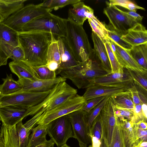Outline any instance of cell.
<instances>
[{"instance_id": "1f68e13d", "label": "cell", "mask_w": 147, "mask_h": 147, "mask_svg": "<svg viewBox=\"0 0 147 147\" xmlns=\"http://www.w3.org/2000/svg\"><path fill=\"white\" fill-rule=\"evenodd\" d=\"M0 47L8 59H11L13 61H24V52L20 45L13 47L9 45H3L0 46Z\"/></svg>"}, {"instance_id": "d6a6232c", "label": "cell", "mask_w": 147, "mask_h": 147, "mask_svg": "<svg viewBox=\"0 0 147 147\" xmlns=\"http://www.w3.org/2000/svg\"><path fill=\"white\" fill-rule=\"evenodd\" d=\"M51 38L46 56V63H55L59 65L61 58L58 41L51 33Z\"/></svg>"}, {"instance_id": "83f0119b", "label": "cell", "mask_w": 147, "mask_h": 147, "mask_svg": "<svg viewBox=\"0 0 147 147\" xmlns=\"http://www.w3.org/2000/svg\"><path fill=\"white\" fill-rule=\"evenodd\" d=\"M0 131L3 136L5 147H20L16 125L9 127L2 125Z\"/></svg>"}, {"instance_id": "681fc988", "label": "cell", "mask_w": 147, "mask_h": 147, "mask_svg": "<svg viewBox=\"0 0 147 147\" xmlns=\"http://www.w3.org/2000/svg\"><path fill=\"white\" fill-rule=\"evenodd\" d=\"M123 11L138 23H140L143 19V17L136 13V12L130 11Z\"/></svg>"}, {"instance_id": "c3c4849f", "label": "cell", "mask_w": 147, "mask_h": 147, "mask_svg": "<svg viewBox=\"0 0 147 147\" xmlns=\"http://www.w3.org/2000/svg\"><path fill=\"white\" fill-rule=\"evenodd\" d=\"M136 86L138 91L140 98L142 104H147V92L139 86L136 85Z\"/></svg>"}, {"instance_id": "52a82bcc", "label": "cell", "mask_w": 147, "mask_h": 147, "mask_svg": "<svg viewBox=\"0 0 147 147\" xmlns=\"http://www.w3.org/2000/svg\"><path fill=\"white\" fill-rule=\"evenodd\" d=\"M52 90L41 92L19 91L9 95H1L0 107L15 105L31 107L41 102Z\"/></svg>"}, {"instance_id": "60d3db41", "label": "cell", "mask_w": 147, "mask_h": 147, "mask_svg": "<svg viewBox=\"0 0 147 147\" xmlns=\"http://www.w3.org/2000/svg\"><path fill=\"white\" fill-rule=\"evenodd\" d=\"M122 35L115 31L107 29V37L117 44L126 51L130 49L132 46L123 40L121 37Z\"/></svg>"}, {"instance_id": "e0dca14e", "label": "cell", "mask_w": 147, "mask_h": 147, "mask_svg": "<svg viewBox=\"0 0 147 147\" xmlns=\"http://www.w3.org/2000/svg\"><path fill=\"white\" fill-rule=\"evenodd\" d=\"M72 6L69 10L67 19L76 24L83 25L86 20L94 15L93 9L81 1L73 4Z\"/></svg>"}, {"instance_id": "f5cc1de1", "label": "cell", "mask_w": 147, "mask_h": 147, "mask_svg": "<svg viewBox=\"0 0 147 147\" xmlns=\"http://www.w3.org/2000/svg\"><path fill=\"white\" fill-rule=\"evenodd\" d=\"M136 127L139 129H147V120H141L135 123Z\"/></svg>"}, {"instance_id": "f907efd6", "label": "cell", "mask_w": 147, "mask_h": 147, "mask_svg": "<svg viewBox=\"0 0 147 147\" xmlns=\"http://www.w3.org/2000/svg\"><path fill=\"white\" fill-rule=\"evenodd\" d=\"M137 134L138 139L147 141V129H143L137 128Z\"/></svg>"}, {"instance_id": "8d00e7d4", "label": "cell", "mask_w": 147, "mask_h": 147, "mask_svg": "<svg viewBox=\"0 0 147 147\" xmlns=\"http://www.w3.org/2000/svg\"><path fill=\"white\" fill-rule=\"evenodd\" d=\"M111 96H106L96 106L88 113H86L85 119L88 127L90 129L94 120L99 114L108 99Z\"/></svg>"}, {"instance_id": "7c38bea8", "label": "cell", "mask_w": 147, "mask_h": 147, "mask_svg": "<svg viewBox=\"0 0 147 147\" xmlns=\"http://www.w3.org/2000/svg\"><path fill=\"white\" fill-rule=\"evenodd\" d=\"M86 113L81 110L75 111L66 115L71 124L74 138L79 142L87 145L91 144L89 130L85 119Z\"/></svg>"}, {"instance_id": "816d5d0a", "label": "cell", "mask_w": 147, "mask_h": 147, "mask_svg": "<svg viewBox=\"0 0 147 147\" xmlns=\"http://www.w3.org/2000/svg\"><path fill=\"white\" fill-rule=\"evenodd\" d=\"M8 59L0 47V67L6 65L7 64Z\"/></svg>"}, {"instance_id": "d590c367", "label": "cell", "mask_w": 147, "mask_h": 147, "mask_svg": "<svg viewBox=\"0 0 147 147\" xmlns=\"http://www.w3.org/2000/svg\"><path fill=\"white\" fill-rule=\"evenodd\" d=\"M111 142L108 147H125L120 125L116 119Z\"/></svg>"}, {"instance_id": "7402d4cb", "label": "cell", "mask_w": 147, "mask_h": 147, "mask_svg": "<svg viewBox=\"0 0 147 147\" xmlns=\"http://www.w3.org/2000/svg\"><path fill=\"white\" fill-rule=\"evenodd\" d=\"M116 118L122 129L125 147H131L138 139L135 123L125 119Z\"/></svg>"}, {"instance_id": "e575fe53", "label": "cell", "mask_w": 147, "mask_h": 147, "mask_svg": "<svg viewBox=\"0 0 147 147\" xmlns=\"http://www.w3.org/2000/svg\"><path fill=\"white\" fill-rule=\"evenodd\" d=\"M80 0H49L44 1L38 4L40 7L47 9L50 12L53 10H57L69 5H73Z\"/></svg>"}, {"instance_id": "ba28073f", "label": "cell", "mask_w": 147, "mask_h": 147, "mask_svg": "<svg viewBox=\"0 0 147 147\" xmlns=\"http://www.w3.org/2000/svg\"><path fill=\"white\" fill-rule=\"evenodd\" d=\"M86 102V100L83 96L77 94L55 109L42 115L38 120L36 125L48 124L60 117L81 110Z\"/></svg>"}, {"instance_id": "277c9868", "label": "cell", "mask_w": 147, "mask_h": 147, "mask_svg": "<svg viewBox=\"0 0 147 147\" xmlns=\"http://www.w3.org/2000/svg\"><path fill=\"white\" fill-rule=\"evenodd\" d=\"M66 41L73 55L79 62L85 61L92 55L93 51L83 25L65 20Z\"/></svg>"}, {"instance_id": "cb8c5ba5", "label": "cell", "mask_w": 147, "mask_h": 147, "mask_svg": "<svg viewBox=\"0 0 147 147\" xmlns=\"http://www.w3.org/2000/svg\"><path fill=\"white\" fill-rule=\"evenodd\" d=\"M9 45L15 47L20 45L18 32L0 22V46Z\"/></svg>"}, {"instance_id": "8992f818", "label": "cell", "mask_w": 147, "mask_h": 147, "mask_svg": "<svg viewBox=\"0 0 147 147\" xmlns=\"http://www.w3.org/2000/svg\"><path fill=\"white\" fill-rule=\"evenodd\" d=\"M50 12L38 4L27 5L16 11L3 22L17 31L21 32L23 27L32 20Z\"/></svg>"}, {"instance_id": "ffe728a7", "label": "cell", "mask_w": 147, "mask_h": 147, "mask_svg": "<svg viewBox=\"0 0 147 147\" xmlns=\"http://www.w3.org/2000/svg\"><path fill=\"white\" fill-rule=\"evenodd\" d=\"M92 38L94 44L93 51L100 61L101 65L108 74L111 73V64L104 42L93 32Z\"/></svg>"}, {"instance_id": "bcb514c9", "label": "cell", "mask_w": 147, "mask_h": 147, "mask_svg": "<svg viewBox=\"0 0 147 147\" xmlns=\"http://www.w3.org/2000/svg\"><path fill=\"white\" fill-rule=\"evenodd\" d=\"M89 19H90L97 27L102 31L107 36V29L102 23L94 16V14Z\"/></svg>"}, {"instance_id": "91938a15", "label": "cell", "mask_w": 147, "mask_h": 147, "mask_svg": "<svg viewBox=\"0 0 147 147\" xmlns=\"http://www.w3.org/2000/svg\"><path fill=\"white\" fill-rule=\"evenodd\" d=\"M80 147H87V145L80 142H79Z\"/></svg>"}, {"instance_id": "74e56055", "label": "cell", "mask_w": 147, "mask_h": 147, "mask_svg": "<svg viewBox=\"0 0 147 147\" xmlns=\"http://www.w3.org/2000/svg\"><path fill=\"white\" fill-rule=\"evenodd\" d=\"M20 144V147H28V139L31 130L25 127L22 123V120L16 124Z\"/></svg>"}, {"instance_id": "4fadbf2b", "label": "cell", "mask_w": 147, "mask_h": 147, "mask_svg": "<svg viewBox=\"0 0 147 147\" xmlns=\"http://www.w3.org/2000/svg\"><path fill=\"white\" fill-rule=\"evenodd\" d=\"M115 110V105L110 96L100 113L102 122L103 138L106 141L108 147L111 144L116 123Z\"/></svg>"}, {"instance_id": "6125c7cd", "label": "cell", "mask_w": 147, "mask_h": 147, "mask_svg": "<svg viewBox=\"0 0 147 147\" xmlns=\"http://www.w3.org/2000/svg\"><path fill=\"white\" fill-rule=\"evenodd\" d=\"M60 147H70V146L67 145L66 144L63 145Z\"/></svg>"}, {"instance_id": "836d02e7", "label": "cell", "mask_w": 147, "mask_h": 147, "mask_svg": "<svg viewBox=\"0 0 147 147\" xmlns=\"http://www.w3.org/2000/svg\"><path fill=\"white\" fill-rule=\"evenodd\" d=\"M31 67L34 76L37 79L49 80L57 77L56 72L50 70L45 65Z\"/></svg>"}, {"instance_id": "db71d44e", "label": "cell", "mask_w": 147, "mask_h": 147, "mask_svg": "<svg viewBox=\"0 0 147 147\" xmlns=\"http://www.w3.org/2000/svg\"><path fill=\"white\" fill-rule=\"evenodd\" d=\"M131 147H147V141L138 139L134 144Z\"/></svg>"}, {"instance_id": "603a6c76", "label": "cell", "mask_w": 147, "mask_h": 147, "mask_svg": "<svg viewBox=\"0 0 147 147\" xmlns=\"http://www.w3.org/2000/svg\"><path fill=\"white\" fill-rule=\"evenodd\" d=\"M12 72L16 75L18 79H26L31 80H37L34 75L32 67L25 61L11 62L9 64Z\"/></svg>"}, {"instance_id": "9a60e30c", "label": "cell", "mask_w": 147, "mask_h": 147, "mask_svg": "<svg viewBox=\"0 0 147 147\" xmlns=\"http://www.w3.org/2000/svg\"><path fill=\"white\" fill-rule=\"evenodd\" d=\"M66 79L61 76L49 80H31L26 79H18L17 81L21 86V91L41 92L52 90L58 83L66 81Z\"/></svg>"}, {"instance_id": "be15d7a7", "label": "cell", "mask_w": 147, "mask_h": 147, "mask_svg": "<svg viewBox=\"0 0 147 147\" xmlns=\"http://www.w3.org/2000/svg\"><path fill=\"white\" fill-rule=\"evenodd\" d=\"M1 95L0 94V97H1Z\"/></svg>"}, {"instance_id": "d6986e66", "label": "cell", "mask_w": 147, "mask_h": 147, "mask_svg": "<svg viewBox=\"0 0 147 147\" xmlns=\"http://www.w3.org/2000/svg\"><path fill=\"white\" fill-rule=\"evenodd\" d=\"M57 40L61 58V63L58 70L74 67L80 63L76 60L73 55L65 38L58 37Z\"/></svg>"}, {"instance_id": "e7e4bbea", "label": "cell", "mask_w": 147, "mask_h": 147, "mask_svg": "<svg viewBox=\"0 0 147 147\" xmlns=\"http://www.w3.org/2000/svg\"></svg>"}, {"instance_id": "6f0895ef", "label": "cell", "mask_w": 147, "mask_h": 147, "mask_svg": "<svg viewBox=\"0 0 147 147\" xmlns=\"http://www.w3.org/2000/svg\"><path fill=\"white\" fill-rule=\"evenodd\" d=\"M0 147H5L4 139L3 136L0 131Z\"/></svg>"}, {"instance_id": "44dd1931", "label": "cell", "mask_w": 147, "mask_h": 147, "mask_svg": "<svg viewBox=\"0 0 147 147\" xmlns=\"http://www.w3.org/2000/svg\"><path fill=\"white\" fill-rule=\"evenodd\" d=\"M126 91L121 88L99 85H91L86 88L83 96L86 100L93 98L111 96L117 93Z\"/></svg>"}, {"instance_id": "5b68a950", "label": "cell", "mask_w": 147, "mask_h": 147, "mask_svg": "<svg viewBox=\"0 0 147 147\" xmlns=\"http://www.w3.org/2000/svg\"><path fill=\"white\" fill-rule=\"evenodd\" d=\"M65 20L49 12L28 23L20 32H47L57 38L65 37Z\"/></svg>"}, {"instance_id": "7a4b0ae2", "label": "cell", "mask_w": 147, "mask_h": 147, "mask_svg": "<svg viewBox=\"0 0 147 147\" xmlns=\"http://www.w3.org/2000/svg\"><path fill=\"white\" fill-rule=\"evenodd\" d=\"M56 73L70 80L78 89L86 88L91 81L108 74L100 63L91 56L85 61L69 68L57 70Z\"/></svg>"}, {"instance_id": "7dc6e473", "label": "cell", "mask_w": 147, "mask_h": 147, "mask_svg": "<svg viewBox=\"0 0 147 147\" xmlns=\"http://www.w3.org/2000/svg\"><path fill=\"white\" fill-rule=\"evenodd\" d=\"M134 111L139 121L147 120V119L144 117L143 114L142 110V105H134Z\"/></svg>"}, {"instance_id": "b9f144b4", "label": "cell", "mask_w": 147, "mask_h": 147, "mask_svg": "<svg viewBox=\"0 0 147 147\" xmlns=\"http://www.w3.org/2000/svg\"><path fill=\"white\" fill-rule=\"evenodd\" d=\"M116 117L120 119H125L136 123L140 121L136 116L133 110L119 109L115 108Z\"/></svg>"}, {"instance_id": "30bf717a", "label": "cell", "mask_w": 147, "mask_h": 147, "mask_svg": "<svg viewBox=\"0 0 147 147\" xmlns=\"http://www.w3.org/2000/svg\"><path fill=\"white\" fill-rule=\"evenodd\" d=\"M104 13L109 21L111 30L123 35L138 23L129 15L115 6H108L104 9Z\"/></svg>"}, {"instance_id": "2e32d148", "label": "cell", "mask_w": 147, "mask_h": 147, "mask_svg": "<svg viewBox=\"0 0 147 147\" xmlns=\"http://www.w3.org/2000/svg\"><path fill=\"white\" fill-rule=\"evenodd\" d=\"M107 38L118 62L121 67L127 69L147 73V71L144 69L126 50L111 39Z\"/></svg>"}, {"instance_id": "ab89813d", "label": "cell", "mask_w": 147, "mask_h": 147, "mask_svg": "<svg viewBox=\"0 0 147 147\" xmlns=\"http://www.w3.org/2000/svg\"><path fill=\"white\" fill-rule=\"evenodd\" d=\"M103 42L107 50L111 64L112 69L111 72L119 71L123 67L121 66L118 62L107 38L106 40L103 41Z\"/></svg>"}, {"instance_id": "5bb4252c", "label": "cell", "mask_w": 147, "mask_h": 147, "mask_svg": "<svg viewBox=\"0 0 147 147\" xmlns=\"http://www.w3.org/2000/svg\"><path fill=\"white\" fill-rule=\"evenodd\" d=\"M28 108L15 105L0 107V119L2 125L7 127L16 125L27 117Z\"/></svg>"}, {"instance_id": "7bdbcfd3", "label": "cell", "mask_w": 147, "mask_h": 147, "mask_svg": "<svg viewBox=\"0 0 147 147\" xmlns=\"http://www.w3.org/2000/svg\"><path fill=\"white\" fill-rule=\"evenodd\" d=\"M105 97H97L86 100L85 105L81 110L86 113H89L91 110L101 102Z\"/></svg>"}, {"instance_id": "8fae6325", "label": "cell", "mask_w": 147, "mask_h": 147, "mask_svg": "<svg viewBox=\"0 0 147 147\" xmlns=\"http://www.w3.org/2000/svg\"><path fill=\"white\" fill-rule=\"evenodd\" d=\"M134 84L127 69L122 68L119 71L111 72L91 81L89 86L99 85L113 87L127 90Z\"/></svg>"}, {"instance_id": "ac0fdd59", "label": "cell", "mask_w": 147, "mask_h": 147, "mask_svg": "<svg viewBox=\"0 0 147 147\" xmlns=\"http://www.w3.org/2000/svg\"><path fill=\"white\" fill-rule=\"evenodd\" d=\"M121 38L132 46L147 43V31L144 26L138 23L122 35Z\"/></svg>"}, {"instance_id": "11a10c76", "label": "cell", "mask_w": 147, "mask_h": 147, "mask_svg": "<svg viewBox=\"0 0 147 147\" xmlns=\"http://www.w3.org/2000/svg\"><path fill=\"white\" fill-rule=\"evenodd\" d=\"M54 143L50 139L44 144L35 147H54Z\"/></svg>"}, {"instance_id": "484cf974", "label": "cell", "mask_w": 147, "mask_h": 147, "mask_svg": "<svg viewBox=\"0 0 147 147\" xmlns=\"http://www.w3.org/2000/svg\"><path fill=\"white\" fill-rule=\"evenodd\" d=\"M27 0H0V15L4 20L24 6Z\"/></svg>"}, {"instance_id": "94428289", "label": "cell", "mask_w": 147, "mask_h": 147, "mask_svg": "<svg viewBox=\"0 0 147 147\" xmlns=\"http://www.w3.org/2000/svg\"><path fill=\"white\" fill-rule=\"evenodd\" d=\"M4 20L2 16L0 15V22H3Z\"/></svg>"}, {"instance_id": "d4e9b609", "label": "cell", "mask_w": 147, "mask_h": 147, "mask_svg": "<svg viewBox=\"0 0 147 147\" xmlns=\"http://www.w3.org/2000/svg\"><path fill=\"white\" fill-rule=\"evenodd\" d=\"M48 124L38 125L32 129L29 137L28 147H35L47 141L46 136Z\"/></svg>"}, {"instance_id": "4316f807", "label": "cell", "mask_w": 147, "mask_h": 147, "mask_svg": "<svg viewBox=\"0 0 147 147\" xmlns=\"http://www.w3.org/2000/svg\"><path fill=\"white\" fill-rule=\"evenodd\" d=\"M116 109L133 110L134 105L130 92L126 90L111 96Z\"/></svg>"}, {"instance_id": "680465c9", "label": "cell", "mask_w": 147, "mask_h": 147, "mask_svg": "<svg viewBox=\"0 0 147 147\" xmlns=\"http://www.w3.org/2000/svg\"><path fill=\"white\" fill-rule=\"evenodd\" d=\"M100 147H108L106 142L103 138L101 140Z\"/></svg>"}, {"instance_id": "f1b7e54d", "label": "cell", "mask_w": 147, "mask_h": 147, "mask_svg": "<svg viewBox=\"0 0 147 147\" xmlns=\"http://www.w3.org/2000/svg\"><path fill=\"white\" fill-rule=\"evenodd\" d=\"M126 51L144 69L147 71V43L132 46L130 49Z\"/></svg>"}, {"instance_id": "ee69618b", "label": "cell", "mask_w": 147, "mask_h": 147, "mask_svg": "<svg viewBox=\"0 0 147 147\" xmlns=\"http://www.w3.org/2000/svg\"><path fill=\"white\" fill-rule=\"evenodd\" d=\"M131 94V97L134 105L142 104L140 98L136 85L134 84L131 86L128 90Z\"/></svg>"}, {"instance_id": "4dcf8cb0", "label": "cell", "mask_w": 147, "mask_h": 147, "mask_svg": "<svg viewBox=\"0 0 147 147\" xmlns=\"http://www.w3.org/2000/svg\"><path fill=\"white\" fill-rule=\"evenodd\" d=\"M2 79L3 83L0 85V94L1 96L11 94L21 90V85L13 78L11 74H7L6 78Z\"/></svg>"}, {"instance_id": "6da1fadb", "label": "cell", "mask_w": 147, "mask_h": 147, "mask_svg": "<svg viewBox=\"0 0 147 147\" xmlns=\"http://www.w3.org/2000/svg\"><path fill=\"white\" fill-rule=\"evenodd\" d=\"M20 45L24 53V61L32 66L45 65L51 32L35 31L18 32Z\"/></svg>"}, {"instance_id": "f35d334b", "label": "cell", "mask_w": 147, "mask_h": 147, "mask_svg": "<svg viewBox=\"0 0 147 147\" xmlns=\"http://www.w3.org/2000/svg\"><path fill=\"white\" fill-rule=\"evenodd\" d=\"M134 84L142 89L147 91V73L127 69Z\"/></svg>"}, {"instance_id": "9c48e42d", "label": "cell", "mask_w": 147, "mask_h": 147, "mask_svg": "<svg viewBox=\"0 0 147 147\" xmlns=\"http://www.w3.org/2000/svg\"><path fill=\"white\" fill-rule=\"evenodd\" d=\"M47 134L57 147L66 144L70 138H74L72 128L66 115L60 117L48 124Z\"/></svg>"}, {"instance_id": "f546056e", "label": "cell", "mask_w": 147, "mask_h": 147, "mask_svg": "<svg viewBox=\"0 0 147 147\" xmlns=\"http://www.w3.org/2000/svg\"><path fill=\"white\" fill-rule=\"evenodd\" d=\"M91 145L89 147H100L103 138L102 122L99 114L93 121L89 130Z\"/></svg>"}, {"instance_id": "f6af8a7d", "label": "cell", "mask_w": 147, "mask_h": 147, "mask_svg": "<svg viewBox=\"0 0 147 147\" xmlns=\"http://www.w3.org/2000/svg\"><path fill=\"white\" fill-rule=\"evenodd\" d=\"M88 20L92 29V32H94L103 41L106 40L107 37L104 32L97 27L90 19H88Z\"/></svg>"}, {"instance_id": "3957f363", "label": "cell", "mask_w": 147, "mask_h": 147, "mask_svg": "<svg viewBox=\"0 0 147 147\" xmlns=\"http://www.w3.org/2000/svg\"><path fill=\"white\" fill-rule=\"evenodd\" d=\"M77 93V90L66 81L59 83L41 102L28 109V116H33L31 119L37 123L42 115L73 97Z\"/></svg>"}, {"instance_id": "9f6ffc18", "label": "cell", "mask_w": 147, "mask_h": 147, "mask_svg": "<svg viewBox=\"0 0 147 147\" xmlns=\"http://www.w3.org/2000/svg\"><path fill=\"white\" fill-rule=\"evenodd\" d=\"M142 110L144 117L147 119V104H143L142 105Z\"/></svg>"}]
</instances>
